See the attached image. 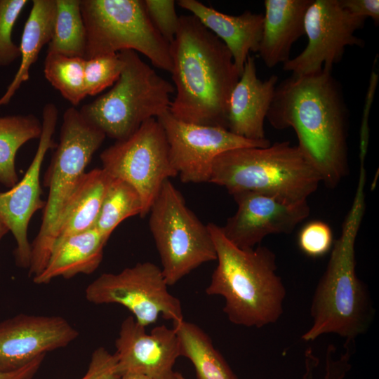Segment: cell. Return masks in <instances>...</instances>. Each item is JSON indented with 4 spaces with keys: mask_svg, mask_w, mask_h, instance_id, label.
I'll use <instances>...</instances> for the list:
<instances>
[{
    "mask_svg": "<svg viewBox=\"0 0 379 379\" xmlns=\"http://www.w3.org/2000/svg\"><path fill=\"white\" fill-rule=\"evenodd\" d=\"M170 55L176 93L169 112L182 121L227 128L240 74L225 44L192 14L181 15Z\"/></svg>",
    "mask_w": 379,
    "mask_h": 379,
    "instance_id": "obj_2",
    "label": "cell"
},
{
    "mask_svg": "<svg viewBox=\"0 0 379 379\" xmlns=\"http://www.w3.org/2000/svg\"><path fill=\"white\" fill-rule=\"evenodd\" d=\"M332 70L323 66L314 73L291 74L281 81L266 119L276 129L294 130L297 147L321 181L335 188L348 172V110Z\"/></svg>",
    "mask_w": 379,
    "mask_h": 379,
    "instance_id": "obj_1",
    "label": "cell"
},
{
    "mask_svg": "<svg viewBox=\"0 0 379 379\" xmlns=\"http://www.w3.org/2000/svg\"><path fill=\"white\" fill-rule=\"evenodd\" d=\"M56 12L55 0H33L25 24L20 48L21 62L15 77L0 98V106L7 105L21 84L29 77V69L42 48L50 42Z\"/></svg>",
    "mask_w": 379,
    "mask_h": 379,
    "instance_id": "obj_23",
    "label": "cell"
},
{
    "mask_svg": "<svg viewBox=\"0 0 379 379\" xmlns=\"http://www.w3.org/2000/svg\"><path fill=\"white\" fill-rule=\"evenodd\" d=\"M112 178L102 168H94L83 175L61 213L55 242L94 227Z\"/></svg>",
    "mask_w": 379,
    "mask_h": 379,
    "instance_id": "obj_22",
    "label": "cell"
},
{
    "mask_svg": "<svg viewBox=\"0 0 379 379\" xmlns=\"http://www.w3.org/2000/svg\"><path fill=\"white\" fill-rule=\"evenodd\" d=\"M27 0H0V66H8L20 57V48L12 41L15 23Z\"/></svg>",
    "mask_w": 379,
    "mask_h": 379,
    "instance_id": "obj_30",
    "label": "cell"
},
{
    "mask_svg": "<svg viewBox=\"0 0 379 379\" xmlns=\"http://www.w3.org/2000/svg\"><path fill=\"white\" fill-rule=\"evenodd\" d=\"M178 4L225 44L241 76L249 53L258 52L263 14L246 11L238 15H228L197 0H180Z\"/></svg>",
    "mask_w": 379,
    "mask_h": 379,
    "instance_id": "obj_19",
    "label": "cell"
},
{
    "mask_svg": "<svg viewBox=\"0 0 379 379\" xmlns=\"http://www.w3.org/2000/svg\"><path fill=\"white\" fill-rule=\"evenodd\" d=\"M147 13L154 28L170 45L173 41L179 26L175 1L145 0Z\"/></svg>",
    "mask_w": 379,
    "mask_h": 379,
    "instance_id": "obj_32",
    "label": "cell"
},
{
    "mask_svg": "<svg viewBox=\"0 0 379 379\" xmlns=\"http://www.w3.org/2000/svg\"><path fill=\"white\" fill-rule=\"evenodd\" d=\"M85 59L56 53H47L44 72L48 82L72 107L86 96L84 85Z\"/></svg>",
    "mask_w": 379,
    "mask_h": 379,
    "instance_id": "obj_28",
    "label": "cell"
},
{
    "mask_svg": "<svg viewBox=\"0 0 379 379\" xmlns=\"http://www.w3.org/2000/svg\"><path fill=\"white\" fill-rule=\"evenodd\" d=\"M121 379H153L149 376L139 374V373H125L121 375Z\"/></svg>",
    "mask_w": 379,
    "mask_h": 379,
    "instance_id": "obj_37",
    "label": "cell"
},
{
    "mask_svg": "<svg viewBox=\"0 0 379 379\" xmlns=\"http://www.w3.org/2000/svg\"><path fill=\"white\" fill-rule=\"evenodd\" d=\"M366 171L359 170L351 207L343 221L340 237L334 241L326 270L312 300V323L302 335L313 341L333 333L354 341L368 329L372 306L365 285L356 272L355 242L365 212Z\"/></svg>",
    "mask_w": 379,
    "mask_h": 379,
    "instance_id": "obj_3",
    "label": "cell"
},
{
    "mask_svg": "<svg viewBox=\"0 0 379 379\" xmlns=\"http://www.w3.org/2000/svg\"><path fill=\"white\" fill-rule=\"evenodd\" d=\"M121 74L112 88L79 110L84 118L116 141L131 135L147 120L169 111L173 86L137 52H119Z\"/></svg>",
    "mask_w": 379,
    "mask_h": 379,
    "instance_id": "obj_7",
    "label": "cell"
},
{
    "mask_svg": "<svg viewBox=\"0 0 379 379\" xmlns=\"http://www.w3.org/2000/svg\"><path fill=\"white\" fill-rule=\"evenodd\" d=\"M207 226L218 265L206 293L224 298L223 312L235 325L261 328L276 323L283 314L286 291L277 273L274 253L262 246L239 248L226 239L220 226Z\"/></svg>",
    "mask_w": 379,
    "mask_h": 379,
    "instance_id": "obj_4",
    "label": "cell"
},
{
    "mask_svg": "<svg viewBox=\"0 0 379 379\" xmlns=\"http://www.w3.org/2000/svg\"><path fill=\"white\" fill-rule=\"evenodd\" d=\"M105 137L74 107L64 112L60 142L44 176V185L48 188V194L41 226L31 244L28 274L32 279L45 268L55 242L63 208Z\"/></svg>",
    "mask_w": 379,
    "mask_h": 379,
    "instance_id": "obj_6",
    "label": "cell"
},
{
    "mask_svg": "<svg viewBox=\"0 0 379 379\" xmlns=\"http://www.w3.org/2000/svg\"><path fill=\"white\" fill-rule=\"evenodd\" d=\"M157 119L164 131L172 164L185 183L208 182L212 163L222 153L271 144L267 139L248 140L225 128L182 121L169 111Z\"/></svg>",
    "mask_w": 379,
    "mask_h": 379,
    "instance_id": "obj_13",
    "label": "cell"
},
{
    "mask_svg": "<svg viewBox=\"0 0 379 379\" xmlns=\"http://www.w3.org/2000/svg\"><path fill=\"white\" fill-rule=\"evenodd\" d=\"M114 354L103 347L92 353L88 369L81 379H121Z\"/></svg>",
    "mask_w": 379,
    "mask_h": 379,
    "instance_id": "obj_33",
    "label": "cell"
},
{
    "mask_svg": "<svg viewBox=\"0 0 379 379\" xmlns=\"http://www.w3.org/2000/svg\"><path fill=\"white\" fill-rule=\"evenodd\" d=\"M321 182L312 164L288 141L222 153L212 163L208 181L231 195L252 192L290 203L307 201Z\"/></svg>",
    "mask_w": 379,
    "mask_h": 379,
    "instance_id": "obj_5",
    "label": "cell"
},
{
    "mask_svg": "<svg viewBox=\"0 0 379 379\" xmlns=\"http://www.w3.org/2000/svg\"><path fill=\"white\" fill-rule=\"evenodd\" d=\"M145 328L133 316L122 321L114 353L119 374L133 373L153 379H172L175 372L173 366L180 357L174 328L160 325L148 333Z\"/></svg>",
    "mask_w": 379,
    "mask_h": 379,
    "instance_id": "obj_17",
    "label": "cell"
},
{
    "mask_svg": "<svg viewBox=\"0 0 379 379\" xmlns=\"http://www.w3.org/2000/svg\"><path fill=\"white\" fill-rule=\"evenodd\" d=\"M123 67L119 53L85 59L84 85L87 95H95L118 79Z\"/></svg>",
    "mask_w": 379,
    "mask_h": 379,
    "instance_id": "obj_29",
    "label": "cell"
},
{
    "mask_svg": "<svg viewBox=\"0 0 379 379\" xmlns=\"http://www.w3.org/2000/svg\"><path fill=\"white\" fill-rule=\"evenodd\" d=\"M312 0H265L258 53L272 68L290 59L293 44L305 35L304 20Z\"/></svg>",
    "mask_w": 379,
    "mask_h": 379,
    "instance_id": "obj_20",
    "label": "cell"
},
{
    "mask_svg": "<svg viewBox=\"0 0 379 379\" xmlns=\"http://www.w3.org/2000/svg\"><path fill=\"white\" fill-rule=\"evenodd\" d=\"M173 325L179 341L180 357L191 361L197 379H237L201 328L185 319Z\"/></svg>",
    "mask_w": 379,
    "mask_h": 379,
    "instance_id": "obj_24",
    "label": "cell"
},
{
    "mask_svg": "<svg viewBox=\"0 0 379 379\" xmlns=\"http://www.w3.org/2000/svg\"><path fill=\"white\" fill-rule=\"evenodd\" d=\"M9 232V230L2 219L0 218V241Z\"/></svg>",
    "mask_w": 379,
    "mask_h": 379,
    "instance_id": "obj_38",
    "label": "cell"
},
{
    "mask_svg": "<svg viewBox=\"0 0 379 379\" xmlns=\"http://www.w3.org/2000/svg\"><path fill=\"white\" fill-rule=\"evenodd\" d=\"M41 122L35 115L17 114L0 117V183L11 188L19 178L15 169V156L27 142L39 138Z\"/></svg>",
    "mask_w": 379,
    "mask_h": 379,
    "instance_id": "obj_25",
    "label": "cell"
},
{
    "mask_svg": "<svg viewBox=\"0 0 379 379\" xmlns=\"http://www.w3.org/2000/svg\"><path fill=\"white\" fill-rule=\"evenodd\" d=\"M340 6L352 14L371 18L375 25L379 22V1L378 0H339Z\"/></svg>",
    "mask_w": 379,
    "mask_h": 379,
    "instance_id": "obj_35",
    "label": "cell"
},
{
    "mask_svg": "<svg viewBox=\"0 0 379 379\" xmlns=\"http://www.w3.org/2000/svg\"><path fill=\"white\" fill-rule=\"evenodd\" d=\"M366 18L343 8L339 0H312L304 20L307 44L296 57L283 64L293 75L314 73L322 67L333 68L342 59L346 46L363 47L364 41L354 33Z\"/></svg>",
    "mask_w": 379,
    "mask_h": 379,
    "instance_id": "obj_12",
    "label": "cell"
},
{
    "mask_svg": "<svg viewBox=\"0 0 379 379\" xmlns=\"http://www.w3.org/2000/svg\"><path fill=\"white\" fill-rule=\"evenodd\" d=\"M56 12L47 53L84 58L86 35L81 0H55Z\"/></svg>",
    "mask_w": 379,
    "mask_h": 379,
    "instance_id": "obj_26",
    "label": "cell"
},
{
    "mask_svg": "<svg viewBox=\"0 0 379 379\" xmlns=\"http://www.w3.org/2000/svg\"><path fill=\"white\" fill-rule=\"evenodd\" d=\"M378 74L373 69L371 72L368 89L364 100L361 123L359 130V161L365 162L369 140L368 119L375 90L378 83Z\"/></svg>",
    "mask_w": 379,
    "mask_h": 379,
    "instance_id": "obj_34",
    "label": "cell"
},
{
    "mask_svg": "<svg viewBox=\"0 0 379 379\" xmlns=\"http://www.w3.org/2000/svg\"><path fill=\"white\" fill-rule=\"evenodd\" d=\"M58 116V109L54 103L44 105L41 134L32 163L22 179L8 191L0 192V218L15 239L14 257L16 265L22 268L28 269L30 262L31 244L27 236L29 221L46 204L41 198V168L46 152L58 145L53 138Z\"/></svg>",
    "mask_w": 379,
    "mask_h": 379,
    "instance_id": "obj_14",
    "label": "cell"
},
{
    "mask_svg": "<svg viewBox=\"0 0 379 379\" xmlns=\"http://www.w3.org/2000/svg\"><path fill=\"white\" fill-rule=\"evenodd\" d=\"M45 356H39L23 367L14 371L0 370V379H32L41 367Z\"/></svg>",
    "mask_w": 379,
    "mask_h": 379,
    "instance_id": "obj_36",
    "label": "cell"
},
{
    "mask_svg": "<svg viewBox=\"0 0 379 379\" xmlns=\"http://www.w3.org/2000/svg\"><path fill=\"white\" fill-rule=\"evenodd\" d=\"M84 59L132 50L171 72L170 45L153 26L142 0H81Z\"/></svg>",
    "mask_w": 379,
    "mask_h": 379,
    "instance_id": "obj_8",
    "label": "cell"
},
{
    "mask_svg": "<svg viewBox=\"0 0 379 379\" xmlns=\"http://www.w3.org/2000/svg\"><path fill=\"white\" fill-rule=\"evenodd\" d=\"M172 379H186L180 373L175 372Z\"/></svg>",
    "mask_w": 379,
    "mask_h": 379,
    "instance_id": "obj_39",
    "label": "cell"
},
{
    "mask_svg": "<svg viewBox=\"0 0 379 379\" xmlns=\"http://www.w3.org/2000/svg\"><path fill=\"white\" fill-rule=\"evenodd\" d=\"M149 213V230L168 286L202 264L216 260L208 226L187 206L181 193L169 180L164 182Z\"/></svg>",
    "mask_w": 379,
    "mask_h": 379,
    "instance_id": "obj_9",
    "label": "cell"
},
{
    "mask_svg": "<svg viewBox=\"0 0 379 379\" xmlns=\"http://www.w3.org/2000/svg\"><path fill=\"white\" fill-rule=\"evenodd\" d=\"M168 286L161 267L142 262L118 273L100 274L87 286L85 298L95 305H121L146 327L160 316L172 323L184 319L181 302Z\"/></svg>",
    "mask_w": 379,
    "mask_h": 379,
    "instance_id": "obj_11",
    "label": "cell"
},
{
    "mask_svg": "<svg viewBox=\"0 0 379 379\" xmlns=\"http://www.w3.org/2000/svg\"><path fill=\"white\" fill-rule=\"evenodd\" d=\"M278 77L261 80L255 58L248 55L239 81L230 95L227 128L248 140H266L265 120L273 100Z\"/></svg>",
    "mask_w": 379,
    "mask_h": 379,
    "instance_id": "obj_18",
    "label": "cell"
},
{
    "mask_svg": "<svg viewBox=\"0 0 379 379\" xmlns=\"http://www.w3.org/2000/svg\"><path fill=\"white\" fill-rule=\"evenodd\" d=\"M143 204L138 191L126 181L112 178L106 190L94 227L109 239L125 219L139 215Z\"/></svg>",
    "mask_w": 379,
    "mask_h": 379,
    "instance_id": "obj_27",
    "label": "cell"
},
{
    "mask_svg": "<svg viewBox=\"0 0 379 379\" xmlns=\"http://www.w3.org/2000/svg\"><path fill=\"white\" fill-rule=\"evenodd\" d=\"M102 168L124 180L140 194L142 217L149 209L165 181L178 175L164 131L156 118L145 121L131 135L116 141L100 156Z\"/></svg>",
    "mask_w": 379,
    "mask_h": 379,
    "instance_id": "obj_10",
    "label": "cell"
},
{
    "mask_svg": "<svg viewBox=\"0 0 379 379\" xmlns=\"http://www.w3.org/2000/svg\"><path fill=\"white\" fill-rule=\"evenodd\" d=\"M298 244L300 249L306 255L311 258L321 257L332 248V230L323 221H310L300 231Z\"/></svg>",
    "mask_w": 379,
    "mask_h": 379,
    "instance_id": "obj_31",
    "label": "cell"
},
{
    "mask_svg": "<svg viewBox=\"0 0 379 379\" xmlns=\"http://www.w3.org/2000/svg\"><path fill=\"white\" fill-rule=\"evenodd\" d=\"M232 197L237 210L220 229L228 241L241 249L255 248L270 234H290L310 213L307 201L290 203L252 192Z\"/></svg>",
    "mask_w": 379,
    "mask_h": 379,
    "instance_id": "obj_15",
    "label": "cell"
},
{
    "mask_svg": "<svg viewBox=\"0 0 379 379\" xmlns=\"http://www.w3.org/2000/svg\"><path fill=\"white\" fill-rule=\"evenodd\" d=\"M78 336V331L60 316L20 314L7 319L0 323V370L23 367Z\"/></svg>",
    "mask_w": 379,
    "mask_h": 379,
    "instance_id": "obj_16",
    "label": "cell"
},
{
    "mask_svg": "<svg viewBox=\"0 0 379 379\" xmlns=\"http://www.w3.org/2000/svg\"><path fill=\"white\" fill-rule=\"evenodd\" d=\"M107 241L95 227L57 241L45 268L33 281L46 284L58 277L69 279L94 272L101 263Z\"/></svg>",
    "mask_w": 379,
    "mask_h": 379,
    "instance_id": "obj_21",
    "label": "cell"
}]
</instances>
